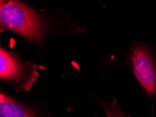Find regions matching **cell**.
Returning a JSON list of instances; mask_svg holds the SVG:
<instances>
[{
  "instance_id": "8992f818",
  "label": "cell",
  "mask_w": 156,
  "mask_h": 117,
  "mask_svg": "<svg viewBox=\"0 0 156 117\" xmlns=\"http://www.w3.org/2000/svg\"><path fill=\"white\" fill-rule=\"evenodd\" d=\"M130 117H132V116H130Z\"/></svg>"
},
{
  "instance_id": "6da1fadb",
  "label": "cell",
  "mask_w": 156,
  "mask_h": 117,
  "mask_svg": "<svg viewBox=\"0 0 156 117\" xmlns=\"http://www.w3.org/2000/svg\"><path fill=\"white\" fill-rule=\"evenodd\" d=\"M0 25L25 39L40 44L48 33V25L41 14L24 2L16 0L0 2Z\"/></svg>"
},
{
  "instance_id": "277c9868",
  "label": "cell",
  "mask_w": 156,
  "mask_h": 117,
  "mask_svg": "<svg viewBox=\"0 0 156 117\" xmlns=\"http://www.w3.org/2000/svg\"><path fill=\"white\" fill-rule=\"evenodd\" d=\"M0 117H40L17 100L3 93H0Z\"/></svg>"
},
{
  "instance_id": "5b68a950",
  "label": "cell",
  "mask_w": 156,
  "mask_h": 117,
  "mask_svg": "<svg viewBox=\"0 0 156 117\" xmlns=\"http://www.w3.org/2000/svg\"><path fill=\"white\" fill-rule=\"evenodd\" d=\"M99 102L102 106L106 117H130L124 113L115 99H113L111 101L99 100Z\"/></svg>"
},
{
  "instance_id": "3957f363",
  "label": "cell",
  "mask_w": 156,
  "mask_h": 117,
  "mask_svg": "<svg viewBox=\"0 0 156 117\" xmlns=\"http://www.w3.org/2000/svg\"><path fill=\"white\" fill-rule=\"evenodd\" d=\"M129 62L136 80L146 93L156 95V62L149 47L136 43L129 51Z\"/></svg>"
},
{
  "instance_id": "7a4b0ae2",
  "label": "cell",
  "mask_w": 156,
  "mask_h": 117,
  "mask_svg": "<svg viewBox=\"0 0 156 117\" xmlns=\"http://www.w3.org/2000/svg\"><path fill=\"white\" fill-rule=\"evenodd\" d=\"M39 75V68L32 62L23 61L17 54L0 48V79L16 90L30 91Z\"/></svg>"
}]
</instances>
